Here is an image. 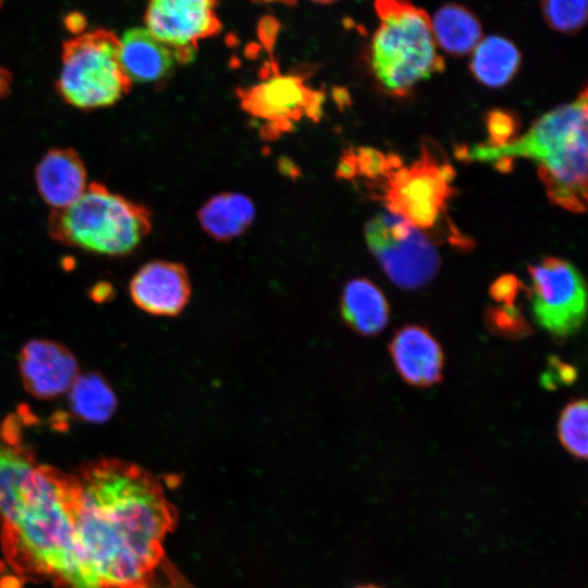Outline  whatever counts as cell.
Listing matches in <instances>:
<instances>
[{
  "label": "cell",
  "instance_id": "cell-1",
  "mask_svg": "<svg viewBox=\"0 0 588 588\" xmlns=\"http://www.w3.org/2000/svg\"><path fill=\"white\" fill-rule=\"evenodd\" d=\"M77 480L75 536L101 588H195L166 556L177 512L154 475L101 458L85 465Z\"/></svg>",
  "mask_w": 588,
  "mask_h": 588
},
{
  "label": "cell",
  "instance_id": "cell-2",
  "mask_svg": "<svg viewBox=\"0 0 588 588\" xmlns=\"http://www.w3.org/2000/svg\"><path fill=\"white\" fill-rule=\"evenodd\" d=\"M22 422L12 415L0 425V514L34 561L73 588H101L75 536L77 477L37 463Z\"/></svg>",
  "mask_w": 588,
  "mask_h": 588
},
{
  "label": "cell",
  "instance_id": "cell-3",
  "mask_svg": "<svg viewBox=\"0 0 588 588\" xmlns=\"http://www.w3.org/2000/svg\"><path fill=\"white\" fill-rule=\"evenodd\" d=\"M587 90L572 103L538 119L528 132L499 147L487 144L464 148V159L509 170L516 158L537 162L538 175L550 200L573 212L587 205Z\"/></svg>",
  "mask_w": 588,
  "mask_h": 588
},
{
  "label": "cell",
  "instance_id": "cell-4",
  "mask_svg": "<svg viewBox=\"0 0 588 588\" xmlns=\"http://www.w3.org/2000/svg\"><path fill=\"white\" fill-rule=\"evenodd\" d=\"M379 26L370 45V64L380 85L404 96L442 71L431 19L407 0H376Z\"/></svg>",
  "mask_w": 588,
  "mask_h": 588
},
{
  "label": "cell",
  "instance_id": "cell-5",
  "mask_svg": "<svg viewBox=\"0 0 588 588\" xmlns=\"http://www.w3.org/2000/svg\"><path fill=\"white\" fill-rule=\"evenodd\" d=\"M151 229L149 211L100 183H90L70 206L54 210L53 238L105 256H123L138 246Z\"/></svg>",
  "mask_w": 588,
  "mask_h": 588
},
{
  "label": "cell",
  "instance_id": "cell-6",
  "mask_svg": "<svg viewBox=\"0 0 588 588\" xmlns=\"http://www.w3.org/2000/svg\"><path fill=\"white\" fill-rule=\"evenodd\" d=\"M120 39L95 29L63 44L57 89L62 99L81 110L108 108L131 88L119 62Z\"/></svg>",
  "mask_w": 588,
  "mask_h": 588
},
{
  "label": "cell",
  "instance_id": "cell-7",
  "mask_svg": "<svg viewBox=\"0 0 588 588\" xmlns=\"http://www.w3.org/2000/svg\"><path fill=\"white\" fill-rule=\"evenodd\" d=\"M453 168L440 154L424 144L420 157L411 166L388 154L384 173L370 187L389 212L401 216L417 229H431L454 193Z\"/></svg>",
  "mask_w": 588,
  "mask_h": 588
},
{
  "label": "cell",
  "instance_id": "cell-8",
  "mask_svg": "<svg viewBox=\"0 0 588 588\" xmlns=\"http://www.w3.org/2000/svg\"><path fill=\"white\" fill-rule=\"evenodd\" d=\"M365 236L385 274L402 289L425 286L440 268L432 242L401 216L377 215L367 223Z\"/></svg>",
  "mask_w": 588,
  "mask_h": 588
},
{
  "label": "cell",
  "instance_id": "cell-9",
  "mask_svg": "<svg viewBox=\"0 0 588 588\" xmlns=\"http://www.w3.org/2000/svg\"><path fill=\"white\" fill-rule=\"evenodd\" d=\"M531 279V313L535 321L560 339L575 334L587 311L586 284L567 260L546 257L528 268Z\"/></svg>",
  "mask_w": 588,
  "mask_h": 588
},
{
  "label": "cell",
  "instance_id": "cell-10",
  "mask_svg": "<svg viewBox=\"0 0 588 588\" xmlns=\"http://www.w3.org/2000/svg\"><path fill=\"white\" fill-rule=\"evenodd\" d=\"M216 0H150L148 32L169 47L177 61L189 62L198 40L220 32Z\"/></svg>",
  "mask_w": 588,
  "mask_h": 588
},
{
  "label": "cell",
  "instance_id": "cell-11",
  "mask_svg": "<svg viewBox=\"0 0 588 588\" xmlns=\"http://www.w3.org/2000/svg\"><path fill=\"white\" fill-rule=\"evenodd\" d=\"M243 107L269 122L290 124L303 115L317 117L322 97L299 76L274 73L240 93Z\"/></svg>",
  "mask_w": 588,
  "mask_h": 588
},
{
  "label": "cell",
  "instance_id": "cell-12",
  "mask_svg": "<svg viewBox=\"0 0 588 588\" xmlns=\"http://www.w3.org/2000/svg\"><path fill=\"white\" fill-rule=\"evenodd\" d=\"M19 370L25 390L39 400H52L68 393L79 375L77 360L68 347L39 339L22 347Z\"/></svg>",
  "mask_w": 588,
  "mask_h": 588
},
{
  "label": "cell",
  "instance_id": "cell-13",
  "mask_svg": "<svg viewBox=\"0 0 588 588\" xmlns=\"http://www.w3.org/2000/svg\"><path fill=\"white\" fill-rule=\"evenodd\" d=\"M191 293L186 269L172 261L147 262L130 282V294L135 305L155 316H177L186 307Z\"/></svg>",
  "mask_w": 588,
  "mask_h": 588
},
{
  "label": "cell",
  "instance_id": "cell-14",
  "mask_svg": "<svg viewBox=\"0 0 588 588\" xmlns=\"http://www.w3.org/2000/svg\"><path fill=\"white\" fill-rule=\"evenodd\" d=\"M389 351L399 375L408 384L425 388L442 379L443 351L426 328L402 327L392 336Z\"/></svg>",
  "mask_w": 588,
  "mask_h": 588
},
{
  "label": "cell",
  "instance_id": "cell-15",
  "mask_svg": "<svg viewBox=\"0 0 588 588\" xmlns=\"http://www.w3.org/2000/svg\"><path fill=\"white\" fill-rule=\"evenodd\" d=\"M38 192L47 205L61 210L73 204L87 188V172L71 148L49 150L35 171Z\"/></svg>",
  "mask_w": 588,
  "mask_h": 588
},
{
  "label": "cell",
  "instance_id": "cell-16",
  "mask_svg": "<svg viewBox=\"0 0 588 588\" xmlns=\"http://www.w3.org/2000/svg\"><path fill=\"white\" fill-rule=\"evenodd\" d=\"M174 60L173 51L145 28H132L120 39L119 62L131 83L160 81L170 72Z\"/></svg>",
  "mask_w": 588,
  "mask_h": 588
},
{
  "label": "cell",
  "instance_id": "cell-17",
  "mask_svg": "<svg viewBox=\"0 0 588 588\" xmlns=\"http://www.w3.org/2000/svg\"><path fill=\"white\" fill-rule=\"evenodd\" d=\"M340 311L352 330L366 336L381 332L390 317L389 303L383 292L365 278H355L345 284Z\"/></svg>",
  "mask_w": 588,
  "mask_h": 588
},
{
  "label": "cell",
  "instance_id": "cell-18",
  "mask_svg": "<svg viewBox=\"0 0 588 588\" xmlns=\"http://www.w3.org/2000/svg\"><path fill=\"white\" fill-rule=\"evenodd\" d=\"M255 208L250 199L235 193H223L210 198L198 211L203 229L218 241L241 235L250 225Z\"/></svg>",
  "mask_w": 588,
  "mask_h": 588
},
{
  "label": "cell",
  "instance_id": "cell-19",
  "mask_svg": "<svg viewBox=\"0 0 588 588\" xmlns=\"http://www.w3.org/2000/svg\"><path fill=\"white\" fill-rule=\"evenodd\" d=\"M431 27L437 46L455 57L471 52L482 35L481 24L473 12L453 3L434 13Z\"/></svg>",
  "mask_w": 588,
  "mask_h": 588
},
{
  "label": "cell",
  "instance_id": "cell-20",
  "mask_svg": "<svg viewBox=\"0 0 588 588\" xmlns=\"http://www.w3.org/2000/svg\"><path fill=\"white\" fill-rule=\"evenodd\" d=\"M519 63L520 53L511 40L488 36L474 48L469 68L480 83L501 87L513 78Z\"/></svg>",
  "mask_w": 588,
  "mask_h": 588
},
{
  "label": "cell",
  "instance_id": "cell-21",
  "mask_svg": "<svg viewBox=\"0 0 588 588\" xmlns=\"http://www.w3.org/2000/svg\"><path fill=\"white\" fill-rule=\"evenodd\" d=\"M71 413L86 422L102 424L114 414L118 401L109 382L98 372L77 376L68 391Z\"/></svg>",
  "mask_w": 588,
  "mask_h": 588
},
{
  "label": "cell",
  "instance_id": "cell-22",
  "mask_svg": "<svg viewBox=\"0 0 588 588\" xmlns=\"http://www.w3.org/2000/svg\"><path fill=\"white\" fill-rule=\"evenodd\" d=\"M587 401L566 404L558 421V434L563 448L574 457L587 458Z\"/></svg>",
  "mask_w": 588,
  "mask_h": 588
},
{
  "label": "cell",
  "instance_id": "cell-23",
  "mask_svg": "<svg viewBox=\"0 0 588 588\" xmlns=\"http://www.w3.org/2000/svg\"><path fill=\"white\" fill-rule=\"evenodd\" d=\"M547 24L554 30L574 33L587 20V0H541Z\"/></svg>",
  "mask_w": 588,
  "mask_h": 588
},
{
  "label": "cell",
  "instance_id": "cell-24",
  "mask_svg": "<svg viewBox=\"0 0 588 588\" xmlns=\"http://www.w3.org/2000/svg\"><path fill=\"white\" fill-rule=\"evenodd\" d=\"M486 124L489 133L487 145L499 147L515 139L518 120L512 112L492 110L486 115Z\"/></svg>",
  "mask_w": 588,
  "mask_h": 588
},
{
  "label": "cell",
  "instance_id": "cell-25",
  "mask_svg": "<svg viewBox=\"0 0 588 588\" xmlns=\"http://www.w3.org/2000/svg\"><path fill=\"white\" fill-rule=\"evenodd\" d=\"M493 330L509 336H519L527 333L528 326L514 306L492 308L488 316Z\"/></svg>",
  "mask_w": 588,
  "mask_h": 588
},
{
  "label": "cell",
  "instance_id": "cell-26",
  "mask_svg": "<svg viewBox=\"0 0 588 588\" xmlns=\"http://www.w3.org/2000/svg\"><path fill=\"white\" fill-rule=\"evenodd\" d=\"M520 283L513 275H503L494 281L490 289L492 298L503 302L504 305L514 306L515 298L519 292Z\"/></svg>",
  "mask_w": 588,
  "mask_h": 588
},
{
  "label": "cell",
  "instance_id": "cell-27",
  "mask_svg": "<svg viewBox=\"0 0 588 588\" xmlns=\"http://www.w3.org/2000/svg\"><path fill=\"white\" fill-rule=\"evenodd\" d=\"M11 83V74L5 69L0 66V100L9 94Z\"/></svg>",
  "mask_w": 588,
  "mask_h": 588
},
{
  "label": "cell",
  "instance_id": "cell-28",
  "mask_svg": "<svg viewBox=\"0 0 588 588\" xmlns=\"http://www.w3.org/2000/svg\"><path fill=\"white\" fill-rule=\"evenodd\" d=\"M355 588H380V587L375 586V585H363V586H358V587H355Z\"/></svg>",
  "mask_w": 588,
  "mask_h": 588
},
{
  "label": "cell",
  "instance_id": "cell-29",
  "mask_svg": "<svg viewBox=\"0 0 588 588\" xmlns=\"http://www.w3.org/2000/svg\"><path fill=\"white\" fill-rule=\"evenodd\" d=\"M313 1H316V2H319V3H330V2H333L335 0H313Z\"/></svg>",
  "mask_w": 588,
  "mask_h": 588
}]
</instances>
